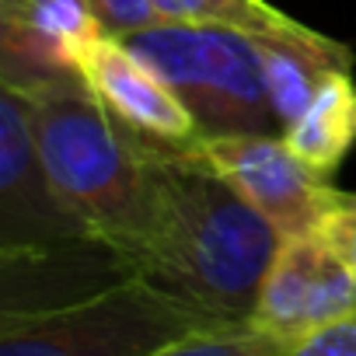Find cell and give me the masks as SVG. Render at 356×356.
Instances as JSON below:
<instances>
[{
	"label": "cell",
	"instance_id": "obj_1",
	"mask_svg": "<svg viewBox=\"0 0 356 356\" xmlns=\"http://www.w3.org/2000/svg\"><path fill=\"white\" fill-rule=\"evenodd\" d=\"M283 234L193 147L150 140V220L129 273L220 325H248Z\"/></svg>",
	"mask_w": 356,
	"mask_h": 356
},
{
	"label": "cell",
	"instance_id": "obj_2",
	"mask_svg": "<svg viewBox=\"0 0 356 356\" xmlns=\"http://www.w3.org/2000/svg\"><path fill=\"white\" fill-rule=\"evenodd\" d=\"M25 95L60 200L129 269L150 220V140L115 119L81 74Z\"/></svg>",
	"mask_w": 356,
	"mask_h": 356
},
{
	"label": "cell",
	"instance_id": "obj_3",
	"mask_svg": "<svg viewBox=\"0 0 356 356\" xmlns=\"http://www.w3.org/2000/svg\"><path fill=\"white\" fill-rule=\"evenodd\" d=\"M213 328L231 325L126 276L56 307L0 311V356H157Z\"/></svg>",
	"mask_w": 356,
	"mask_h": 356
},
{
	"label": "cell",
	"instance_id": "obj_4",
	"mask_svg": "<svg viewBox=\"0 0 356 356\" xmlns=\"http://www.w3.org/2000/svg\"><path fill=\"white\" fill-rule=\"evenodd\" d=\"M200 122L203 136L283 133L255 42L241 32L157 22L122 39Z\"/></svg>",
	"mask_w": 356,
	"mask_h": 356
},
{
	"label": "cell",
	"instance_id": "obj_5",
	"mask_svg": "<svg viewBox=\"0 0 356 356\" xmlns=\"http://www.w3.org/2000/svg\"><path fill=\"white\" fill-rule=\"evenodd\" d=\"M95 248L102 245L70 213L46 171L29 95L0 84V255L46 259Z\"/></svg>",
	"mask_w": 356,
	"mask_h": 356
},
{
	"label": "cell",
	"instance_id": "obj_6",
	"mask_svg": "<svg viewBox=\"0 0 356 356\" xmlns=\"http://www.w3.org/2000/svg\"><path fill=\"white\" fill-rule=\"evenodd\" d=\"M193 150L241 193L283 238L318 234L342 207V189L314 171L283 133H224L200 136Z\"/></svg>",
	"mask_w": 356,
	"mask_h": 356
},
{
	"label": "cell",
	"instance_id": "obj_7",
	"mask_svg": "<svg viewBox=\"0 0 356 356\" xmlns=\"http://www.w3.org/2000/svg\"><path fill=\"white\" fill-rule=\"evenodd\" d=\"M356 314V276L321 234L283 238L255 297L248 325L276 346H293Z\"/></svg>",
	"mask_w": 356,
	"mask_h": 356
},
{
	"label": "cell",
	"instance_id": "obj_8",
	"mask_svg": "<svg viewBox=\"0 0 356 356\" xmlns=\"http://www.w3.org/2000/svg\"><path fill=\"white\" fill-rule=\"evenodd\" d=\"M74 67L102 105L140 136L161 147H193L203 133L193 112L122 39L88 35L74 49Z\"/></svg>",
	"mask_w": 356,
	"mask_h": 356
},
{
	"label": "cell",
	"instance_id": "obj_9",
	"mask_svg": "<svg viewBox=\"0 0 356 356\" xmlns=\"http://www.w3.org/2000/svg\"><path fill=\"white\" fill-rule=\"evenodd\" d=\"M286 143L321 175H335L356 143V81L349 70H332L314 91L300 119L283 133Z\"/></svg>",
	"mask_w": 356,
	"mask_h": 356
},
{
	"label": "cell",
	"instance_id": "obj_10",
	"mask_svg": "<svg viewBox=\"0 0 356 356\" xmlns=\"http://www.w3.org/2000/svg\"><path fill=\"white\" fill-rule=\"evenodd\" d=\"M252 42H255V53H259V63H262L273 115H276L283 133L300 119V112L311 105L314 91L321 88V81L332 70H353L349 46L311 49V46L276 42V39H252Z\"/></svg>",
	"mask_w": 356,
	"mask_h": 356
},
{
	"label": "cell",
	"instance_id": "obj_11",
	"mask_svg": "<svg viewBox=\"0 0 356 356\" xmlns=\"http://www.w3.org/2000/svg\"><path fill=\"white\" fill-rule=\"evenodd\" d=\"M157 18L175 25H207L241 32L248 39H276L297 42L311 49H342V42L300 25L266 0H157Z\"/></svg>",
	"mask_w": 356,
	"mask_h": 356
},
{
	"label": "cell",
	"instance_id": "obj_12",
	"mask_svg": "<svg viewBox=\"0 0 356 356\" xmlns=\"http://www.w3.org/2000/svg\"><path fill=\"white\" fill-rule=\"evenodd\" d=\"M283 346L255 332L252 325H231V328H213L200 332L186 342H178L157 356H276Z\"/></svg>",
	"mask_w": 356,
	"mask_h": 356
},
{
	"label": "cell",
	"instance_id": "obj_13",
	"mask_svg": "<svg viewBox=\"0 0 356 356\" xmlns=\"http://www.w3.org/2000/svg\"><path fill=\"white\" fill-rule=\"evenodd\" d=\"M88 11H91L95 25L112 39H126V35L143 32L161 22L157 0H88Z\"/></svg>",
	"mask_w": 356,
	"mask_h": 356
},
{
	"label": "cell",
	"instance_id": "obj_14",
	"mask_svg": "<svg viewBox=\"0 0 356 356\" xmlns=\"http://www.w3.org/2000/svg\"><path fill=\"white\" fill-rule=\"evenodd\" d=\"M276 356H356V314H349L293 346H283Z\"/></svg>",
	"mask_w": 356,
	"mask_h": 356
},
{
	"label": "cell",
	"instance_id": "obj_15",
	"mask_svg": "<svg viewBox=\"0 0 356 356\" xmlns=\"http://www.w3.org/2000/svg\"><path fill=\"white\" fill-rule=\"evenodd\" d=\"M318 234L342 255V262H346V266L353 269V276H356V210L339 207V210L321 224Z\"/></svg>",
	"mask_w": 356,
	"mask_h": 356
},
{
	"label": "cell",
	"instance_id": "obj_16",
	"mask_svg": "<svg viewBox=\"0 0 356 356\" xmlns=\"http://www.w3.org/2000/svg\"><path fill=\"white\" fill-rule=\"evenodd\" d=\"M342 207H349V210H356V193H342Z\"/></svg>",
	"mask_w": 356,
	"mask_h": 356
}]
</instances>
